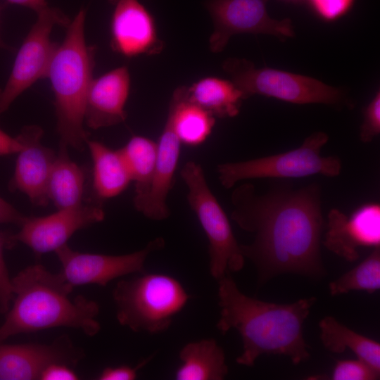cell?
Returning a JSON list of instances; mask_svg holds the SVG:
<instances>
[{
	"label": "cell",
	"instance_id": "6da1fadb",
	"mask_svg": "<svg viewBox=\"0 0 380 380\" xmlns=\"http://www.w3.org/2000/svg\"><path fill=\"white\" fill-rule=\"evenodd\" d=\"M277 180L264 193L248 182L231 194V218L253 236L251 243L240 245L242 253L256 267L260 282L284 273L320 277L325 272L321 186L293 188Z\"/></svg>",
	"mask_w": 380,
	"mask_h": 380
},
{
	"label": "cell",
	"instance_id": "7a4b0ae2",
	"mask_svg": "<svg viewBox=\"0 0 380 380\" xmlns=\"http://www.w3.org/2000/svg\"><path fill=\"white\" fill-rule=\"evenodd\" d=\"M217 281L220 316L217 328L223 334L234 329L241 335L243 352L236 360L239 365L252 367L263 354L287 356L294 365L309 359L303 326L316 297L288 304L270 303L243 293L230 272Z\"/></svg>",
	"mask_w": 380,
	"mask_h": 380
},
{
	"label": "cell",
	"instance_id": "3957f363",
	"mask_svg": "<svg viewBox=\"0 0 380 380\" xmlns=\"http://www.w3.org/2000/svg\"><path fill=\"white\" fill-rule=\"evenodd\" d=\"M11 281L15 298L0 327V343L17 334L56 327L79 329L89 336L99 332V304L82 295L70 298L74 287L60 273L35 264Z\"/></svg>",
	"mask_w": 380,
	"mask_h": 380
},
{
	"label": "cell",
	"instance_id": "277c9868",
	"mask_svg": "<svg viewBox=\"0 0 380 380\" xmlns=\"http://www.w3.org/2000/svg\"><path fill=\"white\" fill-rule=\"evenodd\" d=\"M85 17L82 8L67 26L65 37L57 46L46 75L55 97L60 143L79 151L88 139L83 124L95 54V48L85 41Z\"/></svg>",
	"mask_w": 380,
	"mask_h": 380
},
{
	"label": "cell",
	"instance_id": "5b68a950",
	"mask_svg": "<svg viewBox=\"0 0 380 380\" xmlns=\"http://www.w3.org/2000/svg\"><path fill=\"white\" fill-rule=\"evenodd\" d=\"M189 298L179 281L161 273H137L118 281L113 291L120 324L151 334L166 331Z\"/></svg>",
	"mask_w": 380,
	"mask_h": 380
},
{
	"label": "cell",
	"instance_id": "8992f818",
	"mask_svg": "<svg viewBox=\"0 0 380 380\" xmlns=\"http://www.w3.org/2000/svg\"><path fill=\"white\" fill-rule=\"evenodd\" d=\"M222 66L244 99L258 94L296 104L321 103L338 109L354 106L342 89L311 77L267 67L256 68L245 58H229Z\"/></svg>",
	"mask_w": 380,
	"mask_h": 380
},
{
	"label": "cell",
	"instance_id": "52a82bcc",
	"mask_svg": "<svg viewBox=\"0 0 380 380\" xmlns=\"http://www.w3.org/2000/svg\"><path fill=\"white\" fill-rule=\"evenodd\" d=\"M329 136L315 132L305 139L302 144L282 153L238 162L218 165V179L225 189L238 182L252 179H286L321 175L334 177L341 171L342 163L337 156H322L321 151Z\"/></svg>",
	"mask_w": 380,
	"mask_h": 380
},
{
	"label": "cell",
	"instance_id": "ba28073f",
	"mask_svg": "<svg viewBox=\"0 0 380 380\" xmlns=\"http://www.w3.org/2000/svg\"><path fill=\"white\" fill-rule=\"evenodd\" d=\"M188 189L187 200L209 242L210 272L216 280L244 266L245 258L229 220L211 191L200 164L190 160L180 172Z\"/></svg>",
	"mask_w": 380,
	"mask_h": 380
},
{
	"label": "cell",
	"instance_id": "9c48e42d",
	"mask_svg": "<svg viewBox=\"0 0 380 380\" xmlns=\"http://www.w3.org/2000/svg\"><path fill=\"white\" fill-rule=\"evenodd\" d=\"M37 18L20 46L10 76L0 89V115L13 101L39 79L46 77L57 44L51 40L55 25L68 26L69 18L60 9L49 6Z\"/></svg>",
	"mask_w": 380,
	"mask_h": 380
},
{
	"label": "cell",
	"instance_id": "30bf717a",
	"mask_svg": "<svg viewBox=\"0 0 380 380\" xmlns=\"http://www.w3.org/2000/svg\"><path fill=\"white\" fill-rule=\"evenodd\" d=\"M269 0H206L205 6L213 23L209 48L220 53L229 39L238 34H265L281 41L295 36L290 18H272L267 11Z\"/></svg>",
	"mask_w": 380,
	"mask_h": 380
},
{
	"label": "cell",
	"instance_id": "8fae6325",
	"mask_svg": "<svg viewBox=\"0 0 380 380\" xmlns=\"http://www.w3.org/2000/svg\"><path fill=\"white\" fill-rule=\"evenodd\" d=\"M165 245L162 237L149 241L142 249L112 255L74 251L68 244L55 251L62 270L59 272L72 286L97 284L106 286L118 277L144 272L147 257Z\"/></svg>",
	"mask_w": 380,
	"mask_h": 380
},
{
	"label": "cell",
	"instance_id": "7c38bea8",
	"mask_svg": "<svg viewBox=\"0 0 380 380\" xmlns=\"http://www.w3.org/2000/svg\"><path fill=\"white\" fill-rule=\"evenodd\" d=\"M104 216L100 204L58 209L46 216L27 217L20 231L11 234V239L14 243H24L36 255L55 252L67 244L77 231L102 221Z\"/></svg>",
	"mask_w": 380,
	"mask_h": 380
},
{
	"label": "cell",
	"instance_id": "4fadbf2b",
	"mask_svg": "<svg viewBox=\"0 0 380 380\" xmlns=\"http://www.w3.org/2000/svg\"><path fill=\"white\" fill-rule=\"evenodd\" d=\"M326 228L324 247L347 261H355L360 257V247H380V205L366 203L350 217L332 208L327 215Z\"/></svg>",
	"mask_w": 380,
	"mask_h": 380
},
{
	"label": "cell",
	"instance_id": "5bb4252c",
	"mask_svg": "<svg viewBox=\"0 0 380 380\" xmlns=\"http://www.w3.org/2000/svg\"><path fill=\"white\" fill-rule=\"evenodd\" d=\"M68 338L59 337L50 344L0 343V380L40 379L53 363L75 366L83 357Z\"/></svg>",
	"mask_w": 380,
	"mask_h": 380
},
{
	"label": "cell",
	"instance_id": "9a60e30c",
	"mask_svg": "<svg viewBox=\"0 0 380 380\" xmlns=\"http://www.w3.org/2000/svg\"><path fill=\"white\" fill-rule=\"evenodd\" d=\"M113 5L111 47L126 57L155 55L164 47L152 15L138 0H109Z\"/></svg>",
	"mask_w": 380,
	"mask_h": 380
},
{
	"label": "cell",
	"instance_id": "2e32d148",
	"mask_svg": "<svg viewBox=\"0 0 380 380\" xmlns=\"http://www.w3.org/2000/svg\"><path fill=\"white\" fill-rule=\"evenodd\" d=\"M43 130L37 125L26 126L16 137L23 145L16 160L11 191L25 194L32 203L46 206L49 177L56 159L54 151L41 143Z\"/></svg>",
	"mask_w": 380,
	"mask_h": 380
},
{
	"label": "cell",
	"instance_id": "e0dca14e",
	"mask_svg": "<svg viewBox=\"0 0 380 380\" xmlns=\"http://www.w3.org/2000/svg\"><path fill=\"white\" fill-rule=\"evenodd\" d=\"M181 141L175 132L172 115L168 110L163 130L157 143V159L150 188L144 198L134 203L137 211L153 220L170 215L167 198L179 158Z\"/></svg>",
	"mask_w": 380,
	"mask_h": 380
},
{
	"label": "cell",
	"instance_id": "ac0fdd59",
	"mask_svg": "<svg viewBox=\"0 0 380 380\" xmlns=\"http://www.w3.org/2000/svg\"><path fill=\"white\" fill-rule=\"evenodd\" d=\"M129 88L130 76L126 66L92 79L86 99V125L96 129L124 122L127 118L125 106Z\"/></svg>",
	"mask_w": 380,
	"mask_h": 380
},
{
	"label": "cell",
	"instance_id": "d6986e66",
	"mask_svg": "<svg viewBox=\"0 0 380 380\" xmlns=\"http://www.w3.org/2000/svg\"><path fill=\"white\" fill-rule=\"evenodd\" d=\"M179 359L177 380H222L228 374L224 350L213 338L186 343Z\"/></svg>",
	"mask_w": 380,
	"mask_h": 380
},
{
	"label": "cell",
	"instance_id": "ffe728a7",
	"mask_svg": "<svg viewBox=\"0 0 380 380\" xmlns=\"http://www.w3.org/2000/svg\"><path fill=\"white\" fill-rule=\"evenodd\" d=\"M93 163V188L101 199L118 196L132 182L131 175L122 153L103 144L87 140Z\"/></svg>",
	"mask_w": 380,
	"mask_h": 380
},
{
	"label": "cell",
	"instance_id": "44dd1931",
	"mask_svg": "<svg viewBox=\"0 0 380 380\" xmlns=\"http://www.w3.org/2000/svg\"><path fill=\"white\" fill-rule=\"evenodd\" d=\"M187 99L220 118L236 116L244 100L232 80L216 77H203L188 87Z\"/></svg>",
	"mask_w": 380,
	"mask_h": 380
},
{
	"label": "cell",
	"instance_id": "7402d4cb",
	"mask_svg": "<svg viewBox=\"0 0 380 380\" xmlns=\"http://www.w3.org/2000/svg\"><path fill=\"white\" fill-rule=\"evenodd\" d=\"M187 87L181 86L174 91L168 110L172 115L174 127L181 143L197 146L211 134L215 118L188 100Z\"/></svg>",
	"mask_w": 380,
	"mask_h": 380
},
{
	"label": "cell",
	"instance_id": "603a6c76",
	"mask_svg": "<svg viewBox=\"0 0 380 380\" xmlns=\"http://www.w3.org/2000/svg\"><path fill=\"white\" fill-rule=\"evenodd\" d=\"M67 146L60 149L53 164L47 184V195L58 209L71 208L82 203L84 175L82 170L68 156Z\"/></svg>",
	"mask_w": 380,
	"mask_h": 380
},
{
	"label": "cell",
	"instance_id": "cb8c5ba5",
	"mask_svg": "<svg viewBox=\"0 0 380 380\" xmlns=\"http://www.w3.org/2000/svg\"><path fill=\"white\" fill-rule=\"evenodd\" d=\"M320 339L324 348L334 353L346 348L375 370L380 372V344L340 323L332 316H326L319 322Z\"/></svg>",
	"mask_w": 380,
	"mask_h": 380
},
{
	"label": "cell",
	"instance_id": "d4e9b609",
	"mask_svg": "<svg viewBox=\"0 0 380 380\" xmlns=\"http://www.w3.org/2000/svg\"><path fill=\"white\" fill-rule=\"evenodd\" d=\"M134 182V203L147 194L154 174L157 159V143L142 136H133L120 149Z\"/></svg>",
	"mask_w": 380,
	"mask_h": 380
},
{
	"label": "cell",
	"instance_id": "484cf974",
	"mask_svg": "<svg viewBox=\"0 0 380 380\" xmlns=\"http://www.w3.org/2000/svg\"><path fill=\"white\" fill-rule=\"evenodd\" d=\"M331 296L347 293L350 291H366L374 293L380 289V247L358 265L348 271L329 285Z\"/></svg>",
	"mask_w": 380,
	"mask_h": 380
},
{
	"label": "cell",
	"instance_id": "4316f807",
	"mask_svg": "<svg viewBox=\"0 0 380 380\" xmlns=\"http://www.w3.org/2000/svg\"><path fill=\"white\" fill-rule=\"evenodd\" d=\"M380 372L375 370L365 361L341 360L336 361L330 379L332 380H376Z\"/></svg>",
	"mask_w": 380,
	"mask_h": 380
},
{
	"label": "cell",
	"instance_id": "83f0119b",
	"mask_svg": "<svg viewBox=\"0 0 380 380\" xmlns=\"http://www.w3.org/2000/svg\"><path fill=\"white\" fill-rule=\"evenodd\" d=\"M11 235L8 232L0 231V312L3 314L10 309L13 297L12 281L4 258V249L15 244Z\"/></svg>",
	"mask_w": 380,
	"mask_h": 380
},
{
	"label": "cell",
	"instance_id": "f1b7e54d",
	"mask_svg": "<svg viewBox=\"0 0 380 380\" xmlns=\"http://www.w3.org/2000/svg\"><path fill=\"white\" fill-rule=\"evenodd\" d=\"M313 12L325 22H334L346 15L355 0H304Z\"/></svg>",
	"mask_w": 380,
	"mask_h": 380
},
{
	"label": "cell",
	"instance_id": "f546056e",
	"mask_svg": "<svg viewBox=\"0 0 380 380\" xmlns=\"http://www.w3.org/2000/svg\"><path fill=\"white\" fill-rule=\"evenodd\" d=\"M380 134V92L378 91L363 110V121L360 128V140L371 142Z\"/></svg>",
	"mask_w": 380,
	"mask_h": 380
},
{
	"label": "cell",
	"instance_id": "4dcf8cb0",
	"mask_svg": "<svg viewBox=\"0 0 380 380\" xmlns=\"http://www.w3.org/2000/svg\"><path fill=\"white\" fill-rule=\"evenodd\" d=\"M149 359L144 360L134 367L121 365L115 367H108L103 369L98 376L99 380H134L137 376L139 369L143 367Z\"/></svg>",
	"mask_w": 380,
	"mask_h": 380
},
{
	"label": "cell",
	"instance_id": "1f68e13d",
	"mask_svg": "<svg viewBox=\"0 0 380 380\" xmlns=\"http://www.w3.org/2000/svg\"><path fill=\"white\" fill-rule=\"evenodd\" d=\"M77 373L70 366L63 363H53L42 372L41 380H77Z\"/></svg>",
	"mask_w": 380,
	"mask_h": 380
},
{
	"label": "cell",
	"instance_id": "d6a6232c",
	"mask_svg": "<svg viewBox=\"0 0 380 380\" xmlns=\"http://www.w3.org/2000/svg\"><path fill=\"white\" fill-rule=\"evenodd\" d=\"M26 216L0 196V224L12 223L20 226Z\"/></svg>",
	"mask_w": 380,
	"mask_h": 380
},
{
	"label": "cell",
	"instance_id": "836d02e7",
	"mask_svg": "<svg viewBox=\"0 0 380 380\" xmlns=\"http://www.w3.org/2000/svg\"><path fill=\"white\" fill-rule=\"evenodd\" d=\"M22 148L17 137H11L0 129V156L18 153Z\"/></svg>",
	"mask_w": 380,
	"mask_h": 380
},
{
	"label": "cell",
	"instance_id": "e575fe53",
	"mask_svg": "<svg viewBox=\"0 0 380 380\" xmlns=\"http://www.w3.org/2000/svg\"><path fill=\"white\" fill-rule=\"evenodd\" d=\"M12 4L25 6L34 10L36 13L39 12L48 6L46 0H6Z\"/></svg>",
	"mask_w": 380,
	"mask_h": 380
},
{
	"label": "cell",
	"instance_id": "d590c367",
	"mask_svg": "<svg viewBox=\"0 0 380 380\" xmlns=\"http://www.w3.org/2000/svg\"><path fill=\"white\" fill-rule=\"evenodd\" d=\"M286 3H291V4H300L302 2H304V0H279Z\"/></svg>",
	"mask_w": 380,
	"mask_h": 380
},
{
	"label": "cell",
	"instance_id": "8d00e7d4",
	"mask_svg": "<svg viewBox=\"0 0 380 380\" xmlns=\"http://www.w3.org/2000/svg\"><path fill=\"white\" fill-rule=\"evenodd\" d=\"M0 48L9 49L8 46L3 42L1 37H0Z\"/></svg>",
	"mask_w": 380,
	"mask_h": 380
}]
</instances>
